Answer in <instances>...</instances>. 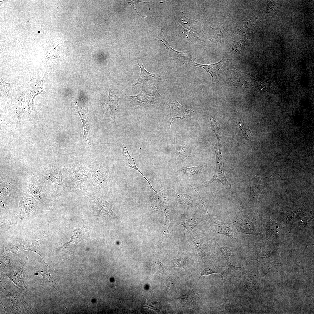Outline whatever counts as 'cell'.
<instances>
[{
	"instance_id": "cell-4",
	"label": "cell",
	"mask_w": 314,
	"mask_h": 314,
	"mask_svg": "<svg viewBox=\"0 0 314 314\" xmlns=\"http://www.w3.org/2000/svg\"><path fill=\"white\" fill-rule=\"evenodd\" d=\"M194 66L202 67L210 74L212 77L213 90L219 82L226 77L229 71V61L224 58L217 63L209 65H203L194 62Z\"/></svg>"
},
{
	"instance_id": "cell-27",
	"label": "cell",
	"mask_w": 314,
	"mask_h": 314,
	"mask_svg": "<svg viewBox=\"0 0 314 314\" xmlns=\"http://www.w3.org/2000/svg\"><path fill=\"white\" fill-rule=\"evenodd\" d=\"M199 169L200 167L198 166H194L189 168L183 167L182 171L189 176H193L198 173Z\"/></svg>"
},
{
	"instance_id": "cell-24",
	"label": "cell",
	"mask_w": 314,
	"mask_h": 314,
	"mask_svg": "<svg viewBox=\"0 0 314 314\" xmlns=\"http://www.w3.org/2000/svg\"><path fill=\"white\" fill-rule=\"evenodd\" d=\"M215 273L218 274L217 270L216 268L215 267V266H212L210 265L205 266L203 268L201 272L197 281V282L196 283H197L200 278L203 276L205 275L208 276L210 274Z\"/></svg>"
},
{
	"instance_id": "cell-12",
	"label": "cell",
	"mask_w": 314,
	"mask_h": 314,
	"mask_svg": "<svg viewBox=\"0 0 314 314\" xmlns=\"http://www.w3.org/2000/svg\"><path fill=\"white\" fill-rule=\"evenodd\" d=\"M121 98L115 94L112 84H110L109 93L107 97L100 100L103 108L104 114L114 118L115 115L120 110L118 101Z\"/></svg>"
},
{
	"instance_id": "cell-14",
	"label": "cell",
	"mask_w": 314,
	"mask_h": 314,
	"mask_svg": "<svg viewBox=\"0 0 314 314\" xmlns=\"http://www.w3.org/2000/svg\"><path fill=\"white\" fill-rule=\"evenodd\" d=\"M74 234L71 238L70 240L64 244L63 246L66 248H74L77 244L82 240L87 238L89 236L88 229L86 227L84 222L83 226L81 229H77L74 231Z\"/></svg>"
},
{
	"instance_id": "cell-7",
	"label": "cell",
	"mask_w": 314,
	"mask_h": 314,
	"mask_svg": "<svg viewBox=\"0 0 314 314\" xmlns=\"http://www.w3.org/2000/svg\"><path fill=\"white\" fill-rule=\"evenodd\" d=\"M173 301L174 308H187L199 311L203 307L202 300L195 293L191 282L189 291L184 295L175 298Z\"/></svg>"
},
{
	"instance_id": "cell-28",
	"label": "cell",
	"mask_w": 314,
	"mask_h": 314,
	"mask_svg": "<svg viewBox=\"0 0 314 314\" xmlns=\"http://www.w3.org/2000/svg\"><path fill=\"white\" fill-rule=\"evenodd\" d=\"M13 83H7L5 82L1 78H0V89L1 91L8 94L10 91Z\"/></svg>"
},
{
	"instance_id": "cell-3",
	"label": "cell",
	"mask_w": 314,
	"mask_h": 314,
	"mask_svg": "<svg viewBox=\"0 0 314 314\" xmlns=\"http://www.w3.org/2000/svg\"><path fill=\"white\" fill-rule=\"evenodd\" d=\"M250 187L249 203L250 206L256 208L258 197L265 187L271 181H278L281 176L275 173L269 176L259 177L252 174H247Z\"/></svg>"
},
{
	"instance_id": "cell-15",
	"label": "cell",
	"mask_w": 314,
	"mask_h": 314,
	"mask_svg": "<svg viewBox=\"0 0 314 314\" xmlns=\"http://www.w3.org/2000/svg\"><path fill=\"white\" fill-rule=\"evenodd\" d=\"M137 63L141 69L139 77L136 83L126 90L133 88L138 84L144 83L150 81H153L154 80H161L162 79V76L160 75L156 74L151 73L147 71L143 65L142 61L140 64L138 62Z\"/></svg>"
},
{
	"instance_id": "cell-29",
	"label": "cell",
	"mask_w": 314,
	"mask_h": 314,
	"mask_svg": "<svg viewBox=\"0 0 314 314\" xmlns=\"http://www.w3.org/2000/svg\"><path fill=\"white\" fill-rule=\"evenodd\" d=\"M179 199L181 202L185 204H190L192 203L193 201L191 197L186 194L180 195L177 194Z\"/></svg>"
},
{
	"instance_id": "cell-11",
	"label": "cell",
	"mask_w": 314,
	"mask_h": 314,
	"mask_svg": "<svg viewBox=\"0 0 314 314\" xmlns=\"http://www.w3.org/2000/svg\"><path fill=\"white\" fill-rule=\"evenodd\" d=\"M233 223L238 232L254 235L257 233L253 219L247 213L240 211L238 213Z\"/></svg>"
},
{
	"instance_id": "cell-17",
	"label": "cell",
	"mask_w": 314,
	"mask_h": 314,
	"mask_svg": "<svg viewBox=\"0 0 314 314\" xmlns=\"http://www.w3.org/2000/svg\"><path fill=\"white\" fill-rule=\"evenodd\" d=\"M176 149L181 156L188 158L190 155V147L187 144L179 140L175 139Z\"/></svg>"
},
{
	"instance_id": "cell-5",
	"label": "cell",
	"mask_w": 314,
	"mask_h": 314,
	"mask_svg": "<svg viewBox=\"0 0 314 314\" xmlns=\"http://www.w3.org/2000/svg\"><path fill=\"white\" fill-rule=\"evenodd\" d=\"M159 32L162 40H160L165 46L171 60L176 65L185 69L194 66V61L191 58L189 52L187 51H178L173 49L165 39L164 33L160 28Z\"/></svg>"
},
{
	"instance_id": "cell-1",
	"label": "cell",
	"mask_w": 314,
	"mask_h": 314,
	"mask_svg": "<svg viewBox=\"0 0 314 314\" xmlns=\"http://www.w3.org/2000/svg\"><path fill=\"white\" fill-rule=\"evenodd\" d=\"M174 17L176 31L183 38L192 43L198 40V36H204L201 24L197 21L187 18L183 12L175 11Z\"/></svg>"
},
{
	"instance_id": "cell-30",
	"label": "cell",
	"mask_w": 314,
	"mask_h": 314,
	"mask_svg": "<svg viewBox=\"0 0 314 314\" xmlns=\"http://www.w3.org/2000/svg\"><path fill=\"white\" fill-rule=\"evenodd\" d=\"M173 265L174 267H176L183 266L184 265V260L183 258H179L175 259H172Z\"/></svg>"
},
{
	"instance_id": "cell-21",
	"label": "cell",
	"mask_w": 314,
	"mask_h": 314,
	"mask_svg": "<svg viewBox=\"0 0 314 314\" xmlns=\"http://www.w3.org/2000/svg\"><path fill=\"white\" fill-rule=\"evenodd\" d=\"M122 152L123 155L124 156V161L125 165L128 167H132L137 170L141 174H142V175L147 180V181L149 183L150 186H151V184L144 177V176L143 175L142 173L138 169L137 167L136 166L135 163V162L133 159L132 158L130 155L127 149H126V151H124V149H123Z\"/></svg>"
},
{
	"instance_id": "cell-25",
	"label": "cell",
	"mask_w": 314,
	"mask_h": 314,
	"mask_svg": "<svg viewBox=\"0 0 314 314\" xmlns=\"http://www.w3.org/2000/svg\"><path fill=\"white\" fill-rule=\"evenodd\" d=\"M165 220L164 226L163 228V233L165 238H166L168 230L171 223V219L167 212L165 210Z\"/></svg>"
},
{
	"instance_id": "cell-10",
	"label": "cell",
	"mask_w": 314,
	"mask_h": 314,
	"mask_svg": "<svg viewBox=\"0 0 314 314\" xmlns=\"http://www.w3.org/2000/svg\"><path fill=\"white\" fill-rule=\"evenodd\" d=\"M38 272L43 277L42 286H50L56 289L60 294V297L64 303L63 294L58 284L60 278L54 269L48 265H44L38 270Z\"/></svg>"
},
{
	"instance_id": "cell-22",
	"label": "cell",
	"mask_w": 314,
	"mask_h": 314,
	"mask_svg": "<svg viewBox=\"0 0 314 314\" xmlns=\"http://www.w3.org/2000/svg\"><path fill=\"white\" fill-rule=\"evenodd\" d=\"M227 291H226V299L224 303L220 306L215 307L220 310L223 313L226 314L231 313L232 310L231 306L230 299L228 295Z\"/></svg>"
},
{
	"instance_id": "cell-18",
	"label": "cell",
	"mask_w": 314,
	"mask_h": 314,
	"mask_svg": "<svg viewBox=\"0 0 314 314\" xmlns=\"http://www.w3.org/2000/svg\"><path fill=\"white\" fill-rule=\"evenodd\" d=\"M204 220H207L203 218L197 219L186 218L181 219L179 224L183 225L186 231L190 233L192 230L200 222Z\"/></svg>"
},
{
	"instance_id": "cell-8",
	"label": "cell",
	"mask_w": 314,
	"mask_h": 314,
	"mask_svg": "<svg viewBox=\"0 0 314 314\" xmlns=\"http://www.w3.org/2000/svg\"><path fill=\"white\" fill-rule=\"evenodd\" d=\"M221 143L218 142V144H215L214 146L216 160V168L214 175L210 181V183L217 181L229 190L231 188V185L226 178L224 173V160L222 156L221 150Z\"/></svg>"
},
{
	"instance_id": "cell-2",
	"label": "cell",
	"mask_w": 314,
	"mask_h": 314,
	"mask_svg": "<svg viewBox=\"0 0 314 314\" xmlns=\"http://www.w3.org/2000/svg\"><path fill=\"white\" fill-rule=\"evenodd\" d=\"M126 97L128 100L134 105L144 107H151L161 104H165L163 97L158 91L153 81L144 83L139 94Z\"/></svg>"
},
{
	"instance_id": "cell-6",
	"label": "cell",
	"mask_w": 314,
	"mask_h": 314,
	"mask_svg": "<svg viewBox=\"0 0 314 314\" xmlns=\"http://www.w3.org/2000/svg\"><path fill=\"white\" fill-rule=\"evenodd\" d=\"M165 101V104L168 106L170 110V128L171 124L176 119H188L193 118L195 115V113L194 111L185 108L173 96L168 97Z\"/></svg>"
},
{
	"instance_id": "cell-9",
	"label": "cell",
	"mask_w": 314,
	"mask_h": 314,
	"mask_svg": "<svg viewBox=\"0 0 314 314\" xmlns=\"http://www.w3.org/2000/svg\"><path fill=\"white\" fill-rule=\"evenodd\" d=\"M207 221L210 223L211 229L216 234L227 236L232 239L237 236L236 229L233 223L224 222L219 221L208 213Z\"/></svg>"
},
{
	"instance_id": "cell-13",
	"label": "cell",
	"mask_w": 314,
	"mask_h": 314,
	"mask_svg": "<svg viewBox=\"0 0 314 314\" xmlns=\"http://www.w3.org/2000/svg\"><path fill=\"white\" fill-rule=\"evenodd\" d=\"M46 78V74L40 79L32 77L31 80L26 83V87L27 91L30 95H31L33 98L38 94L46 93L43 88V84Z\"/></svg>"
},
{
	"instance_id": "cell-16",
	"label": "cell",
	"mask_w": 314,
	"mask_h": 314,
	"mask_svg": "<svg viewBox=\"0 0 314 314\" xmlns=\"http://www.w3.org/2000/svg\"><path fill=\"white\" fill-rule=\"evenodd\" d=\"M190 237L203 262L205 263L208 252L207 249L205 244L199 238L191 233L190 234Z\"/></svg>"
},
{
	"instance_id": "cell-19",
	"label": "cell",
	"mask_w": 314,
	"mask_h": 314,
	"mask_svg": "<svg viewBox=\"0 0 314 314\" xmlns=\"http://www.w3.org/2000/svg\"><path fill=\"white\" fill-rule=\"evenodd\" d=\"M238 123L245 140L248 143L253 142L254 136L251 133L248 124L241 120H240Z\"/></svg>"
},
{
	"instance_id": "cell-20",
	"label": "cell",
	"mask_w": 314,
	"mask_h": 314,
	"mask_svg": "<svg viewBox=\"0 0 314 314\" xmlns=\"http://www.w3.org/2000/svg\"><path fill=\"white\" fill-rule=\"evenodd\" d=\"M147 300L144 307L149 308L156 312H160L162 310V305L160 303L152 297L144 296Z\"/></svg>"
},
{
	"instance_id": "cell-26",
	"label": "cell",
	"mask_w": 314,
	"mask_h": 314,
	"mask_svg": "<svg viewBox=\"0 0 314 314\" xmlns=\"http://www.w3.org/2000/svg\"><path fill=\"white\" fill-rule=\"evenodd\" d=\"M220 250L222 253V256L228 261H229V257L233 253V250L231 248L222 246L220 248Z\"/></svg>"
},
{
	"instance_id": "cell-23",
	"label": "cell",
	"mask_w": 314,
	"mask_h": 314,
	"mask_svg": "<svg viewBox=\"0 0 314 314\" xmlns=\"http://www.w3.org/2000/svg\"><path fill=\"white\" fill-rule=\"evenodd\" d=\"M211 125L214 132L217 136L218 141H221L220 124L215 118H211Z\"/></svg>"
}]
</instances>
